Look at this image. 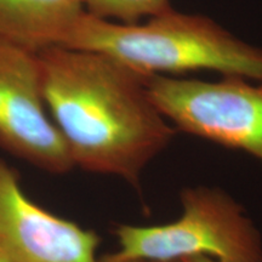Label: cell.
Wrapping results in <instances>:
<instances>
[{"label": "cell", "mask_w": 262, "mask_h": 262, "mask_svg": "<svg viewBox=\"0 0 262 262\" xmlns=\"http://www.w3.org/2000/svg\"><path fill=\"white\" fill-rule=\"evenodd\" d=\"M42 96L74 168L117 176L140 189L141 175L171 142L146 75L100 52L51 47L38 52Z\"/></svg>", "instance_id": "1"}, {"label": "cell", "mask_w": 262, "mask_h": 262, "mask_svg": "<svg viewBox=\"0 0 262 262\" xmlns=\"http://www.w3.org/2000/svg\"><path fill=\"white\" fill-rule=\"evenodd\" d=\"M60 47L100 52L142 75L214 71L262 83V49L209 17L173 9L133 25L85 11Z\"/></svg>", "instance_id": "2"}, {"label": "cell", "mask_w": 262, "mask_h": 262, "mask_svg": "<svg viewBox=\"0 0 262 262\" xmlns=\"http://www.w3.org/2000/svg\"><path fill=\"white\" fill-rule=\"evenodd\" d=\"M182 215L156 226L116 224L118 249L100 262L175 261L205 255L217 262H262V237L244 208L219 187L180 193Z\"/></svg>", "instance_id": "3"}, {"label": "cell", "mask_w": 262, "mask_h": 262, "mask_svg": "<svg viewBox=\"0 0 262 262\" xmlns=\"http://www.w3.org/2000/svg\"><path fill=\"white\" fill-rule=\"evenodd\" d=\"M150 100L176 130L241 149L262 163V85L146 75Z\"/></svg>", "instance_id": "4"}, {"label": "cell", "mask_w": 262, "mask_h": 262, "mask_svg": "<svg viewBox=\"0 0 262 262\" xmlns=\"http://www.w3.org/2000/svg\"><path fill=\"white\" fill-rule=\"evenodd\" d=\"M0 148L52 175L74 168L42 96L38 52L0 40Z\"/></svg>", "instance_id": "5"}, {"label": "cell", "mask_w": 262, "mask_h": 262, "mask_svg": "<svg viewBox=\"0 0 262 262\" xmlns=\"http://www.w3.org/2000/svg\"><path fill=\"white\" fill-rule=\"evenodd\" d=\"M101 242L97 232L33 202L19 172L0 157V261L100 262Z\"/></svg>", "instance_id": "6"}, {"label": "cell", "mask_w": 262, "mask_h": 262, "mask_svg": "<svg viewBox=\"0 0 262 262\" xmlns=\"http://www.w3.org/2000/svg\"><path fill=\"white\" fill-rule=\"evenodd\" d=\"M85 11L84 0H0V40L32 52L60 47Z\"/></svg>", "instance_id": "7"}, {"label": "cell", "mask_w": 262, "mask_h": 262, "mask_svg": "<svg viewBox=\"0 0 262 262\" xmlns=\"http://www.w3.org/2000/svg\"><path fill=\"white\" fill-rule=\"evenodd\" d=\"M84 5L91 15L126 25L172 9L170 0H84Z\"/></svg>", "instance_id": "8"}, {"label": "cell", "mask_w": 262, "mask_h": 262, "mask_svg": "<svg viewBox=\"0 0 262 262\" xmlns=\"http://www.w3.org/2000/svg\"><path fill=\"white\" fill-rule=\"evenodd\" d=\"M181 262H217V261L212 260L211 257L205 256V255H194V256L181 258Z\"/></svg>", "instance_id": "9"}, {"label": "cell", "mask_w": 262, "mask_h": 262, "mask_svg": "<svg viewBox=\"0 0 262 262\" xmlns=\"http://www.w3.org/2000/svg\"><path fill=\"white\" fill-rule=\"evenodd\" d=\"M130 262H181V260H175V261H150V260H136V261H130Z\"/></svg>", "instance_id": "10"}, {"label": "cell", "mask_w": 262, "mask_h": 262, "mask_svg": "<svg viewBox=\"0 0 262 262\" xmlns=\"http://www.w3.org/2000/svg\"><path fill=\"white\" fill-rule=\"evenodd\" d=\"M0 262H3V261H0Z\"/></svg>", "instance_id": "11"}]
</instances>
